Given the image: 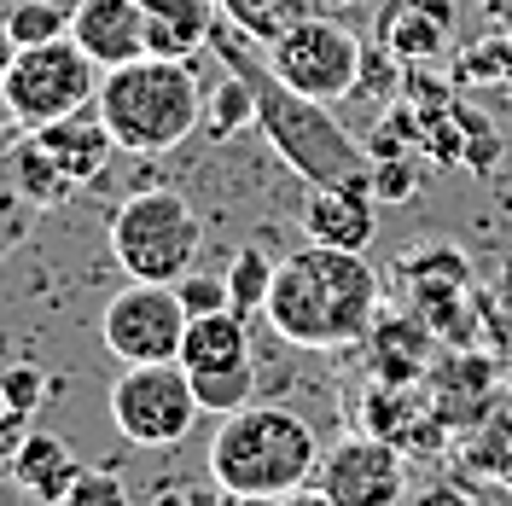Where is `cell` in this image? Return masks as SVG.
I'll use <instances>...</instances> for the list:
<instances>
[{
  "label": "cell",
  "instance_id": "6da1fadb",
  "mask_svg": "<svg viewBox=\"0 0 512 506\" xmlns=\"http://www.w3.org/2000/svg\"><path fill=\"white\" fill-rule=\"evenodd\" d=\"M384 303V280L367 262V251L338 245H303L274 268V291L262 320L297 349H350L373 338Z\"/></svg>",
  "mask_w": 512,
  "mask_h": 506
},
{
  "label": "cell",
  "instance_id": "7a4b0ae2",
  "mask_svg": "<svg viewBox=\"0 0 512 506\" xmlns=\"http://www.w3.org/2000/svg\"><path fill=\"white\" fill-rule=\"evenodd\" d=\"M210 47L227 59V70H239L256 88V128H262V140L274 146V158L286 163L297 181H309V192L350 187L361 175H373V152L332 117V105H320V99L286 88V82L268 70V59L256 64L251 53L239 59V41H233V24H227V18L210 30Z\"/></svg>",
  "mask_w": 512,
  "mask_h": 506
},
{
  "label": "cell",
  "instance_id": "3957f363",
  "mask_svg": "<svg viewBox=\"0 0 512 506\" xmlns=\"http://www.w3.org/2000/svg\"><path fill=\"white\" fill-rule=\"evenodd\" d=\"M94 111L105 117L117 152L163 158V152H175L192 128L204 123V88H198L187 59L140 53V59H128L99 76Z\"/></svg>",
  "mask_w": 512,
  "mask_h": 506
},
{
  "label": "cell",
  "instance_id": "277c9868",
  "mask_svg": "<svg viewBox=\"0 0 512 506\" xmlns=\"http://www.w3.org/2000/svg\"><path fill=\"white\" fill-rule=\"evenodd\" d=\"M320 443L309 419H297L280 402H251V408L227 413L210 437V477L227 483L239 501H280L291 489L315 483Z\"/></svg>",
  "mask_w": 512,
  "mask_h": 506
},
{
  "label": "cell",
  "instance_id": "5b68a950",
  "mask_svg": "<svg viewBox=\"0 0 512 506\" xmlns=\"http://www.w3.org/2000/svg\"><path fill=\"white\" fill-rule=\"evenodd\" d=\"M111 256L128 280H152V285H175L187 280L204 256V222L181 192L169 187H146L128 192L111 216Z\"/></svg>",
  "mask_w": 512,
  "mask_h": 506
},
{
  "label": "cell",
  "instance_id": "8992f818",
  "mask_svg": "<svg viewBox=\"0 0 512 506\" xmlns=\"http://www.w3.org/2000/svg\"><path fill=\"white\" fill-rule=\"evenodd\" d=\"M99 76L105 70L70 35L41 41V47H18V59L0 70L12 128H47V123H59V117L88 111L99 99Z\"/></svg>",
  "mask_w": 512,
  "mask_h": 506
},
{
  "label": "cell",
  "instance_id": "52a82bcc",
  "mask_svg": "<svg viewBox=\"0 0 512 506\" xmlns=\"http://www.w3.org/2000/svg\"><path fill=\"white\" fill-rule=\"evenodd\" d=\"M262 53H268V70L286 88L320 99V105H344L355 94V76H361V53L367 47H361V35L344 18L315 12V18H297L291 30H280Z\"/></svg>",
  "mask_w": 512,
  "mask_h": 506
},
{
  "label": "cell",
  "instance_id": "ba28073f",
  "mask_svg": "<svg viewBox=\"0 0 512 506\" xmlns=\"http://www.w3.org/2000/svg\"><path fill=\"white\" fill-rule=\"evenodd\" d=\"M111 425L123 431V443L134 448H175L187 443V431L198 425V396H192V379L181 361H140V367H123L111 396Z\"/></svg>",
  "mask_w": 512,
  "mask_h": 506
},
{
  "label": "cell",
  "instance_id": "9c48e42d",
  "mask_svg": "<svg viewBox=\"0 0 512 506\" xmlns=\"http://www.w3.org/2000/svg\"><path fill=\"white\" fill-rule=\"evenodd\" d=\"M187 303L175 285H152V280H128L105 315H99V338L105 349L123 361V367H140V361H181V338H187Z\"/></svg>",
  "mask_w": 512,
  "mask_h": 506
},
{
  "label": "cell",
  "instance_id": "30bf717a",
  "mask_svg": "<svg viewBox=\"0 0 512 506\" xmlns=\"http://www.w3.org/2000/svg\"><path fill=\"white\" fill-rule=\"evenodd\" d=\"M315 489H326L338 506H402L408 472H402V448L379 431H355L344 443L320 448Z\"/></svg>",
  "mask_w": 512,
  "mask_h": 506
},
{
  "label": "cell",
  "instance_id": "8fae6325",
  "mask_svg": "<svg viewBox=\"0 0 512 506\" xmlns=\"http://www.w3.org/2000/svg\"><path fill=\"white\" fill-rule=\"evenodd\" d=\"M379 192H373V175H361L350 187H320L309 192L303 204V233L315 245H338V251H367L373 233H379Z\"/></svg>",
  "mask_w": 512,
  "mask_h": 506
},
{
  "label": "cell",
  "instance_id": "7c38bea8",
  "mask_svg": "<svg viewBox=\"0 0 512 506\" xmlns=\"http://www.w3.org/2000/svg\"><path fill=\"white\" fill-rule=\"evenodd\" d=\"M70 41L99 70H117V64L146 53V6L140 0H76L70 6Z\"/></svg>",
  "mask_w": 512,
  "mask_h": 506
},
{
  "label": "cell",
  "instance_id": "4fadbf2b",
  "mask_svg": "<svg viewBox=\"0 0 512 506\" xmlns=\"http://www.w3.org/2000/svg\"><path fill=\"white\" fill-rule=\"evenodd\" d=\"M460 30V0H379V47L402 64L437 59Z\"/></svg>",
  "mask_w": 512,
  "mask_h": 506
},
{
  "label": "cell",
  "instance_id": "5bb4252c",
  "mask_svg": "<svg viewBox=\"0 0 512 506\" xmlns=\"http://www.w3.org/2000/svg\"><path fill=\"white\" fill-rule=\"evenodd\" d=\"M24 134L41 140V152L59 163L76 187H94L99 175L111 169V152H117V140H111V128H105V117H99L94 105L76 111V117H59V123H47V128H24Z\"/></svg>",
  "mask_w": 512,
  "mask_h": 506
},
{
  "label": "cell",
  "instance_id": "9a60e30c",
  "mask_svg": "<svg viewBox=\"0 0 512 506\" xmlns=\"http://www.w3.org/2000/svg\"><path fill=\"white\" fill-rule=\"evenodd\" d=\"M146 6V53L158 59H187L210 47V30L222 24L216 0H140Z\"/></svg>",
  "mask_w": 512,
  "mask_h": 506
},
{
  "label": "cell",
  "instance_id": "2e32d148",
  "mask_svg": "<svg viewBox=\"0 0 512 506\" xmlns=\"http://www.w3.org/2000/svg\"><path fill=\"white\" fill-rule=\"evenodd\" d=\"M6 472H12V483L30 495V501L41 506H59L64 489L76 483V477L88 472L76 454H70V443L64 437H47V431H30L24 443L12 448V460H6Z\"/></svg>",
  "mask_w": 512,
  "mask_h": 506
},
{
  "label": "cell",
  "instance_id": "e0dca14e",
  "mask_svg": "<svg viewBox=\"0 0 512 506\" xmlns=\"http://www.w3.org/2000/svg\"><path fill=\"white\" fill-rule=\"evenodd\" d=\"M181 367L187 373H222V367H251V320L222 309V315H192L181 338Z\"/></svg>",
  "mask_w": 512,
  "mask_h": 506
},
{
  "label": "cell",
  "instance_id": "ac0fdd59",
  "mask_svg": "<svg viewBox=\"0 0 512 506\" xmlns=\"http://www.w3.org/2000/svg\"><path fill=\"white\" fill-rule=\"evenodd\" d=\"M402 280H408V297L419 303V315L431 320L437 309H448V303L466 297L472 268H466V256L454 251V245H437V251H414L408 256V262H402Z\"/></svg>",
  "mask_w": 512,
  "mask_h": 506
},
{
  "label": "cell",
  "instance_id": "d6986e66",
  "mask_svg": "<svg viewBox=\"0 0 512 506\" xmlns=\"http://www.w3.org/2000/svg\"><path fill=\"white\" fill-rule=\"evenodd\" d=\"M6 163H12V181L30 192L35 204H41V216H47V210H59V204H70V198L82 192V187H76V181L59 169V163L41 152V140H35V134H18V140L6 146Z\"/></svg>",
  "mask_w": 512,
  "mask_h": 506
},
{
  "label": "cell",
  "instance_id": "ffe728a7",
  "mask_svg": "<svg viewBox=\"0 0 512 506\" xmlns=\"http://www.w3.org/2000/svg\"><path fill=\"white\" fill-rule=\"evenodd\" d=\"M222 6V18L233 24V30L245 35V41H274L280 30H291L297 18H315L326 0H216Z\"/></svg>",
  "mask_w": 512,
  "mask_h": 506
},
{
  "label": "cell",
  "instance_id": "44dd1931",
  "mask_svg": "<svg viewBox=\"0 0 512 506\" xmlns=\"http://www.w3.org/2000/svg\"><path fill=\"white\" fill-rule=\"evenodd\" d=\"M274 256L262 251V245H245V251L227 262V297H233V315L256 320L268 309V291H274Z\"/></svg>",
  "mask_w": 512,
  "mask_h": 506
},
{
  "label": "cell",
  "instance_id": "7402d4cb",
  "mask_svg": "<svg viewBox=\"0 0 512 506\" xmlns=\"http://www.w3.org/2000/svg\"><path fill=\"white\" fill-rule=\"evenodd\" d=\"M245 123H256V88L233 70L227 82H216V88L204 94V128H210L216 140H227V134H239Z\"/></svg>",
  "mask_w": 512,
  "mask_h": 506
},
{
  "label": "cell",
  "instance_id": "603a6c76",
  "mask_svg": "<svg viewBox=\"0 0 512 506\" xmlns=\"http://www.w3.org/2000/svg\"><path fill=\"white\" fill-rule=\"evenodd\" d=\"M192 379V396H198V408L227 419V413L251 408L256 396V367H222V373H187Z\"/></svg>",
  "mask_w": 512,
  "mask_h": 506
},
{
  "label": "cell",
  "instance_id": "cb8c5ba5",
  "mask_svg": "<svg viewBox=\"0 0 512 506\" xmlns=\"http://www.w3.org/2000/svg\"><path fill=\"white\" fill-rule=\"evenodd\" d=\"M0 24L12 30L18 47H41V41H59L70 35V12L53 6V0H12L6 12H0Z\"/></svg>",
  "mask_w": 512,
  "mask_h": 506
},
{
  "label": "cell",
  "instance_id": "d4e9b609",
  "mask_svg": "<svg viewBox=\"0 0 512 506\" xmlns=\"http://www.w3.org/2000/svg\"><path fill=\"white\" fill-rule=\"evenodd\" d=\"M35 222H41V204L12 181V163H6V152H0V262L30 239Z\"/></svg>",
  "mask_w": 512,
  "mask_h": 506
},
{
  "label": "cell",
  "instance_id": "484cf974",
  "mask_svg": "<svg viewBox=\"0 0 512 506\" xmlns=\"http://www.w3.org/2000/svg\"><path fill=\"white\" fill-rule=\"evenodd\" d=\"M396 88H402V59H396L390 47L373 41V47L361 53V76H355V94L350 99H390Z\"/></svg>",
  "mask_w": 512,
  "mask_h": 506
},
{
  "label": "cell",
  "instance_id": "4316f807",
  "mask_svg": "<svg viewBox=\"0 0 512 506\" xmlns=\"http://www.w3.org/2000/svg\"><path fill=\"white\" fill-rule=\"evenodd\" d=\"M419 163L402 152V158H373V192H379V204H408L419 192Z\"/></svg>",
  "mask_w": 512,
  "mask_h": 506
},
{
  "label": "cell",
  "instance_id": "83f0119b",
  "mask_svg": "<svg viewBox=\"0 0 512 506\" xmlns=\"http://www.w3.org/2000/svg\"><path fill=\"white\" fill-rule=\"evenodd\" d=\"M460 128H466V146H460V163L472 169V175H495L501 169V134L472 117V111H460Z\"/></svg>",
  "mask_w": 512,
  "mask_h": 506
},
{
  "label": "cell",
  "instance_id": "f1b7e54d",
  "mask_svg": "<svg viewBox=\"0 0 512 506\" xmlns=\"http://www.w3.org/2000/svg\"><path fill=\"white\" fill-rule=\"evenodd\" d=\"M47 390H53V379H47L41 367H30V361H18V367H6V373H0V402H6V408H18V413H35Z\"/></svg>",
  "mask_w": 512,
  "mask_h": 506
},
{
  "label": "cell",
  "instance_id": "f546056e",
  "mask_svg": "<svg viewBox=\"0 0 512 506\" xmlns=\"http://www.w3.org/2000/svg\"><path fill=\"white\" fill-rule=\"evenodd\" d=\"M175 291H181L187 315H222V309H233V297H227V274H204V268H192L187 280H175Z\"/></svg>",
  "mask_w": 512,
  "mask_h": 506
},
{
  "label": "cell",
  "instance_id": "4dcf8cb0",
  "mask_svg": "<svg viewBox=\"0 0 512 506\" xmlns=\"http://www.w3.org/2000/svg\"><path fill=\"white\" fill-rule=\"evenodd\" d=\"M59 506H128V489L117 472H82L70 489H64Z\"/></svg>",
  "mask_w": 512,
  "mask_h": 506
},
{
  "label": "cell",
  "instance_id": "1f68e13d",
  "mask_svg": "<svg viewBox=\"0 0 512 506\" xmlns=\"http://www.w3.org/2000/svg\"><path fill=\"white\" fill-rule=\"evenodd\" d=\"M512 76V47L507 41H489L478 53H466V59L454 64V82H507Z\"/></svg>",
  "mask_w": 512,
  "mask_h": 506
},
{
  "label": "cell",
  "instance_id": "d6a6232c",
  "mask_svg": "<svg viewBox=\"0 0 512 506\" xmlns=\"http://www.w3.org/2000/svg\"><path fill=\"white\" fill-rule=\"evenodd\" d=\"M30 437V413H18V408H6L0 402V460H12V448Z\"/></svg>",
  "mask_w": 512,
  "mask_h": 506
},
{
  "label": "cell",
  "instance_id": "836d02e7",
  "mask_svg": "<svg viewBox=\"0 0 512 506\" xmlns=\"http://www.w3.org/2000/svg\"><path fill=\"white\" fill-rule=\"evenodd\" d=\"M181 506H245V501H239V495H233L227 483H216V477H210V483H192L187 501H181Z\"/></svg>",
  "mask_w": 512,
  "mask_h": 506
},
{
  "label": "cell",
  "instance_id": "e575fe53",
  "mask_svg": "<svg viewBox=\"0 0 512 506\" xmlns=\"http://www.w3.org/2000/svg\"><path fill=\"white\" fill-rule=\"evenodd\" d=\"M408 506H478L466 489H454V483H431V489H419L408 495Z\"/></svg>",
  "mask_w": 512,
  "mask_h": 506
},
{
  "label": "cell",
  "instance_id": "d590c367",
  "mask_svg": "<svg viewBox=\"0 0 512 506\" xmlns=\"http://www.w3.org/2000/svg\"><path fill=\"white\" fill-rule=\"evenodd\" d=\"M268 506H338L326 489H315V483H303V489H291V495H280V501H268Z\"/></svg>",
  "mask_w": 512,
  "mask_h": 506
},
{
  "label": "cell",
  "instance_id": "8d00e7d4",
  "mask_svg": "<svg viewBox=\"0 0 512 506\" xmlns=\"http://www.w3.org/2000/svg\"><path fill=\"white\" fill-rule=\"evenodd\" d=\"M495 297L507 303V315H512V256L501 262V280H495Z\"/></svg>",
  "mask_w": 512,
  "mask_h": 506
},
{
  "label": "cell",
  "instance_id": "74e56055",
  "mask_svg": "<svg viewBox=\"0 0 512 506\" xmlns=\"http://www.w3.org/2000/svg\"><path fill=\"white\" fill-rule=\"evenodd\" d=\"M18 59V41H12V30H6V24H0V70H6V64Z\"/></svg>",
  "mask_w": 512,
  "mask_h": 506
},
{
  "label": "cell",
  "instance_id": "f35d334b",
  "mask_svg": "<svg viewBox=\"0 0 512 506\" xmlns=\"http://www.w3.org/2000/svg\"><path fill=\"white\" fill-rule=\"evenodd\" d=\"M0 6H12V0H0Z\"/></svg>",
  "mask_w": 512,
  "mask_h": 506
}]
</instances>
